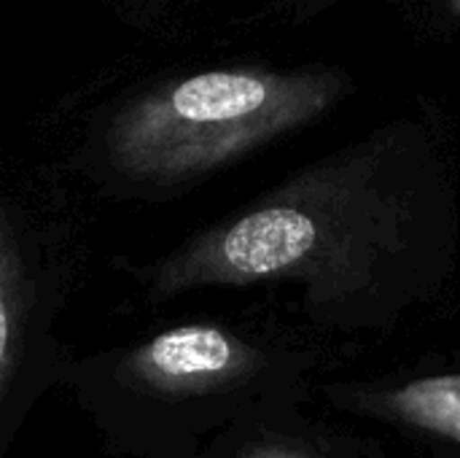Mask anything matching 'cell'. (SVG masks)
Masks as SVG:
<instances>
[{"label":"cell","mask_w":460,"mask_h":458,"mask_svg":"<svg viewBox=\"0 0 460 458\" xmlns=\"http://www.w3.org/2000/svg\"><path fill=\"white\" fill-rule=\"evenodd\" d=\"M377 167L380 154L361 148L302 173L137 270L146 300L159 305L194 289L286 278L323 283L332 297L369 283L394 224L375 186Z\"/></svg>","instance_id":"cell-1"},{"label":"cell","mask_w":460,"mask_h":458,"mask_svg":"<svg viewBox=\"0 0 460 458\" xmlns=\"http://www.w3.org/2000/svg\"><path fill=\"white\" fill-rule=\"evenodd\" d=\"M342 94L332 70L197 73L127 105L105 135V162L127 184H183L315 121Z\"/></svg>","instance_id":"cell-2"},{"label":"cell","mask_w":460,"mask_h":458,"mask_svg":"<svg viewBox=\"0 0 460 458\" xmlns=\"http://www.w3.org/2000/svg\"><path fill=\"white\" fill-rule=\"evenodd\" d=\"M75 219L73 208L0 192V458L78 359L57 335L84 262Z\"/></svg>","instance_id":"cell-3"},{"label":"cell","mask_w":460,"mask_h":458,"mask_svg":"<svg viewBox=\"0 0 460 458\" xmlns=\"http://www.w3.org/2000/svg\"><path fill=\"white\" fill-rule=\"evenodd\" d=\"M264 354L218 324H181L119 351L75 359L67 389L116 451L132 454L156 416L256 378Z\"/></svg>","instance_id":"cell-4"},{"label":"cell","mask_w":460,"mask_h":458,"mask_svg":"<svg viewBox=\"0 0 460 458\" xmlns=\"http://www.w3.org/2000/svg\"><path fill=\"white\" fill-rule=\"evenodd\" d=\"M358 405L369 416L460 443V375L418 378L394 389L367 391Z\"/></svg>","instance_id":"cell-5"},{"label":"cell","mask_w":460,"mask_h":458,"mask_svg":"<svg viewBox=\"0 0 460 458\" xmlns=\"http://www.w3.org/2000/svg\"><path fill=\"white\" fill-rule=\"evenodd\" d=\"M237 458H318L310 451L294 448V445H283V443H256L243 448Z\"/></svg>","instance_id":"cell-6"},{"label":"cell","mask_w":460,"mask_h":458,"mask_svg":"<svg viewBox=\"0 0 460 458\" xmlns=\"http://www.w3.org/2000/svg\"><path fill=\"white\" fill-rule=\"evenodd\" d=\"M456 8H458V11H460V0H456Z\"/></svg>","instance_id":"cell-7"}]
</instances>
